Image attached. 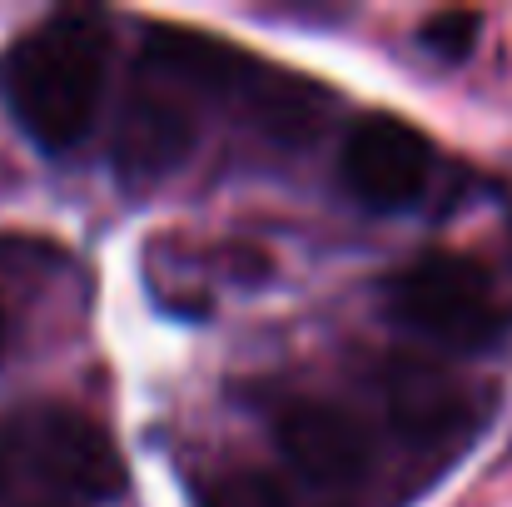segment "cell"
Here are the masks:
<instances>
[{"label":"cell","instance_id":"cell-8","mask_svg":"<svg viewBox=\"0 0 512 507\" xmlns=\"http://www.w3.org/2000/svg\"><path fill=\"white\" fill-rule=\"evenodd\" d=\"M0 507H90L45 468L20 428V413L0 418Z\"/></svg>","mask_w":512,"mask_h":507},{"label":"cell","instance_id":"cell-6","mask_svg":"<svg viewBox=\"0 0 512 507\" xmlns=\"http://www.w3.org/2000/svg\"><path fill=\"white\" fill-rule=\"evenodd\" d=\"M194 145V115L165 80L135 85L130 105L120 110L115 130V160L125 179H160L170 174Z\"/></svg>","mask_w":512,"mask_h":507},{"label":"cell","instance_id":"cell-2","mask_svg":"<svg viewBox=\"0 0 512 507\" xmlns=\"http://www.w3.org/2000/svg\"><path fill=\"white\" fill-rule=\"evenodd\" d=\"M388 309L398 324L443 348H488L508 329V304L498 299L493 274L468 254H423L398 269Z\"/></svg>","mask_w":512,"mask_h":507},{"label":"cell","instance_id":"cell-11","mask_svg":"<svg viewBox=\"0 0 512 507\" xmlns=\"http://www.w3.org/2000/svg\"><path fill=\"white\" fill-rule=\"evenodd\" d=\"M0 353H5V309H0Z\"/></svg>","mask_w":512,"mask_h":507},{"label":"cell","instance_id":"cell-3","mask_svg":"<svg viewBox=\"0 0 512 507\" xmlns=\"http://www.w3.org/2000/svg\"><path fill=\"white\" fill-rule=\"evenodd\" d=\"M20 428L35 443V453L45 458V468L75 498L95 507L115 493H125V458L95 418L60 408V403H35V408H20Z\"/></svg>","mask_w":512,"mask_h":507},{"label":"cell","instance_id":"cell-1","mask_svg":"<svg viewBox=\"0 0 512 507\" xmlns=\"http://www.w3.org/2000/svg\"><path fill=\"white\" fill-rule=\"evenodd\" d=\"M110 35L90 10H60L30 25L0 55V100L40 150H70L90 135L105 100Z\"/></svg>","mask_w":512,"mask_h":507},{"label":"cell","instance_id":"cell-4","mask_svg":"<svg viewBox=\"0 0 512 507\" xmlns=\"http://www.w3.org/2000/svg\"><path fill=\"white\" fill-rule=\"evenodd\" d=\"M433 174V145L398 115H368L343 145V184L368 209H398L423 194Z\"/></svg>","mask_w":512,"mask_h":507},{"label":"cell","instance_id":"cell-10","mask_svg":"<svg viewBox=\"0 0 512 507\" xmlns=\"http://www.w3.org/2000/svg\"><path fill=\"white\" fill-rule=\"evenodd\" d=\"M478 15L473 10H443L423 25V50H433L438 60H468L478 45Z\"/></svg>","mask_w":512,"mask_h":507},{"label":"cell","instance_id":"cell-7","mask_svg":"<svg viewBox=\"0 0 512 507\" xmlns=\"http://www.w3.org/2000/svg\"><path fill=\"white\" fill-rule=\"evenodd\" d=\"M383 393H388V408L393 418L418 433V438H443V433H458L468 423V408H473V388L443 368V363H423V358H398L383 368Z\"/></svg>","mask_w":512,"mask_h":507},{"label":"cell","instance_id":"cell-9","mask_svg":"<svg viewBox=\"0 0 512 507\" xmlns=\"http://www.w3.org/2000/svg\"><path fill=\"white\" fill-rule=\"evenodd\" d=\"M199 507H294V498L274 473L234 468V473H214L199 488Z\"/></svg>","mask_w":512,"mask_h":507},{"label":"cell","instance_id":"cell-5","mask_svg":"<svg viewBox=\"0 0 512 507\" xmlns=\"http://www.w3.org/2000/svg\"><path fill=\"white\" fill-rule=\"evenodd\" d=\"M279 448L319 488H348L368 468V433L334 403H289L279 413Z\"/></svg>","mask_w":512,"mask_h":507}]
</instances>
